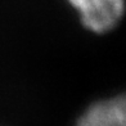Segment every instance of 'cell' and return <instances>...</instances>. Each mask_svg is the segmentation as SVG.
Returning a JSON list of instances; mask_svg holds the SVG:
<instances>
[{
	"label": "cell",
	"mask_w": 126,
	"mask_h": 126,
	"mask_svg": "<svg viewBox=\"0 0 126 126\" xmlns=\"http://www.w3.org/2000/svg\"><path fill=\"white\" fill-rule=\"evenodd\" d=\"M77 126H126L125 96L121 95L93 104L79 120Z\"/></svg>",
	"instance_id": "obj_2"
},
{
	"label": "cell",
	"mask_w": 126,
	"mask_h": 126,
	"mask_svg": "<svg viewBox=\"0 0 126 126\" xmlns=\"http://www.w3.org/2000/svg\"><path fill=\"white\" fill-rule=\"evenodd\" d=\"M85 28L95 33L112 31L125 13V0H67Z\"/></svg>",
	"instance_id": "obj_1"
}]
</instances>
